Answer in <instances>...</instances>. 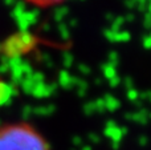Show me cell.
Here are the masks:
<instances>
[{"mask_svg":"<svg viewBox=\"0 0 151 150\" xmlns=\"http://www.w3.org/2000/svg\"><path fill=\"white\" fill-rule=\"evenodd\" d=\"M0 150H52L42 132L28 121L0 124Z\"/></svg>","mask_w":151,"mask_h":150,"instance_id":"1","label":"cell"},{"mask_svg":"<svg viewBox=\"0 0 151 150\" xmlns=\"http://www.w3.org/2000/svg\"><path fill=\"white\" fill-rule=\"evenodd\" d=\"M23 3L31 5L33 8H40V9H48V8H55L58 5L64 4L68 0H21Z\"/></svg>","mask_w":151,"mask_h":150,"instance_id":"2","label":"cell"}]
</instances>
